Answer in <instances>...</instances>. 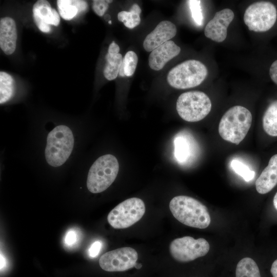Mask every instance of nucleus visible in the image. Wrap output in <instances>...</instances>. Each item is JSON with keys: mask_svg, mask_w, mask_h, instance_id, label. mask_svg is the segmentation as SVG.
Returning <instances> with one entry per match:
<instances>
[{"mask_svg": "<svg viewBox=\"0 0 277 277\" xmlns=\"http://www.w3.org/2000/svg\"><path fill=\"white\" fill-rule=\"evenodd\" d=\"M169 208L173 216L186 226L205 229L210 224L211 217L206 206L192 197L176 196L170 201Z\"/></svg>", "mask_w": 277, "mask_h": 277, "instance_id": "f257e3e1", "label": "nucleus"}, {"mask_svg": "<svg viewBox=\"0 0 277 277\" xmlns=\"http://www.w3.org/2000/svg\"><path fill=\"white\" fill-rule=\"evenodd\" d=\"M252 121V116L248 109L240 105L233 106L221 118L219 133L223 140L239 145L246 137Z\"/></svg>", "mask_w": 277, "mask_h": 277, "instance_id": "f03ea898", "label": "nucleus"}, {"mask_svg": "<svg viewBox=\"0 0 277 277\" xmlns=\"http://www.w3.org/2000/svg\"><path fill=\"white\" fill-rule=\"evenodd\" d=\"M74 146V137L71 129L65 125L55 127L48 134L45 155L50 166L58 167L69 158Z\"/></svg>", "mask_w": 277, "mask_h": 277, "instance_id": "7ed1b4c3", "label": "nucleus"}, {"mask_svg": "<svg viewBox=\"0 0 277 277\" xmlns=\"http://www.w3.org/2000/svg\"><path fill=\"white\" fill-rule=\"evenodd\" d=\"M119 170L117 159L112 154L98 157L90 167L87 176V187L93 193L106 190L114 181Z\"/></svg>", "mask_w": 277, "mask_h": 277, "instance_id": "20e7f679", "label": "nucleus"}, {"mask_svg": "<svg viewBox=\"0 0 277 277\" xmlns=\"http://www.w3.org/2000/svg\"><path fill=\"white\" fill-rule=\"evenodd\" d=\"M208 70L197 60H190L178 64L169 72L167 80L172 87L185 89L200 85L206 78Z\"/></svg>", "mask_w": 277, "mask_h": 277, "instance_id": "39448f33", "label": "nucleus"}, {"mask_svg": "<svg viewBox=\"0 0 277 277\" xmlns=\"http://www.w3.org/2000/svg\"><path fill=\"white\" fill-rule=\"evenodd\" d=\"M211 102L204 92L192 91L184 92L178 97L176 111L180 116L189 122L200 121L210 112Z\"/></svg>", "mask_w": 277, "mask_h": 277, "instance_id": "423d86ee", "label": "nucleus"}, {"mask_svg": "<svg viewBox=\"0 0 277 277\" xmlns=\"http://www.w3.org/2000/svg\"><path fill=\"white\" fill-rule=\"evenodd\" d=\"M145 210L142 200L131 197L115 207L109 213L107 220L115 229L127 228L140 220L145 214Z\"/></svg>", "mask_w": 277, "mask_h": 277, "instance_id": "0eeeda50", "label": "nucleus"}, {"mask_svg": "<svg viewBox=\"0 0 277 277\" xmlns=\"http://www.w3.org/2000/svg\"><path fill=\"white\" fill-rule=\"evenodd\" d=\"M277 18L275 6L269 2H258L249 6L244 15V21L250 31L266 32L274 25Z\"/></svg>", "mask_w": 277, "mask_h": 277, "instance_id": "6e6552de", "label": "nucleus"}, {"mask_svg": "<svg viewBox=\"0 0 277 277\" xmlns=\"http://www.w3.org/2000/svg\"><path fill=\"white\" fill-rule=\"evenodd\" d=\"M210 249L208 242L204 238L194 239L189 236L176 238L170 244L171 256L177 261L187 262L205 255Z\"/></svg>", "mask_w": 277, "mask_h": 277, "instance_id": "1a4fd4ad", "label": "nucleus"}, {"mask_svg": "<svg viewBox=\"0 0 277 277\" xmlns=\"http://www.w3.org/2000/svg\"><path fill=\"white\" fill-rule=\"evenodd\" d=\"M138 259L136 251L131 247H122L103 254L99 265L105 271H124L134 267Z\"/></svg>", "mask_w": 277, "mask_h": 277, "instance_id": "9d476101", "label": "nucleus"}, {"mask_svg": "<svg viewBox=\"0 0 277 277\" xmlns=\"http://www.w3.org/2000/svg\"><path fill=\"white\" fill-rule=\"evenodd\" d=\"M234 16L233 12L228 8L216 12L205 28L204 34L206 37L215 42H223L227 37L228 27Z\"/></svg>", "mask_w": 277, "mask_h": 277, "instance_id": "9b49d317", "label": "nucleus"}, {"mask_svg": "<svg viewBox=\"0 0 277 277\" xmlns=\"http://www.w3.org/2000/svg\"><path fill=\"white\" fill-rule=\"evenodd\" d=\"M33 16L38 28L43 32L51 31V26H57L60 22L57 12L45 0H38L33 5Z\"/></svg>", "mask_w": 277, "mask_h": 277, "instance_id": "f8f14e48", "label": "nucleus"}, {"mask_svg": "<svg viewBox=\"0 0 277 277\" xmlns=\"http://www.w3.org/2000/svg\"><path fill=\"white\" fill-rule=\"evenodd\" d=\"M176 33V28L174 24L168 21H162L147 35L143 42V47L146 51L151 52L170 41Z\"/></svg>", "mask_w": 277, "mask_h": 277, "instance_id": "ddd939ff", "label": "nucleus"}, {"mask_svg": "<svg viewBox=\"0 0 277 277\" xmlns=\"http://www.w3.org/2000/svg\"><path fill=\"white\" fill-rule=\"evenodd\" d=\"M180 51L179 46L172 41H168L151 52L148 59L149 66L154 70H160Z\"/></svg>", "mask_w": 277, "mask_h": 277, "instance_id": "4468645a", "label": "nucleus"}, {"mask_svg": "<svg viewBox=\"0 0 277 277\" xmlns=\"http://www.w3.org/2000/svg\"><path fill=\"white\" fill-rule=\"evenodd\" d=\"M174 156L179 163L186 164L195 156L196 143L188 133H178L174 138Z\"/></svg>", "mask_w": 277, "mask_h": 277, "instance_id": "2eb2a0df", "label": "nucleus"}, {"mask_svg": "<svg viewBox=\"0 0 277 277\" xmlns=\"http://www.w3.org/2000/svg\"><path fill=\"white\" fill-rule=\"evenodd\" d=\"M17 30L15 21L11 17L0 21V47L7 55L12 54L16 48Z\"/></svg>", "mask_w": 277, "mask_h": 277, "instance_id": "dca6fc26", "label": "nucleus"}, {"mask_svg": "<svg viewBox=\"0 0 277 277\" xmlns=\"http://www.w3.org/2000/svg\"><path fill=\"white\" fill-rule=\"evenodd\" d=\"M255 188L260 194H266L277 185V154L269 160L268 164L255 181Z\"/></svg>", "mask_w": 277, "mask_h": 277, "instance_id": "f3484780", "label": "nucleus"}, {"mask_svg": "<svg viewBox=\"0 0 277 277\" xmlns=\"http://www.w3.org/2000/svg\"><path fill=\"white\" fill-rule=\"evenodd\" d=\"M56 2L60 15L63 19L68 21L87 11L88 8L85 1L58 0Z\"/></svg>", "mask_w": 277, "mask_h": 277, "instance_id": "a211bd4d", "label": "nucleus"}, {"mask_svg": "<svg viewBox=\"0 0 277 277\" xmlns=\"http://www.w3.org/2000/svg\"><path fill=\"white\" fill-rule=\"evenodd\" d=\"M263 128L270 136H277V101L272 102L263 116Z\"/></svg>", "mask_w": 277, "mask_h": 277, "instance_id": "6ab92c4d", "label": "nucleus"}, {"mask_svg": "<svg viewBox=\"0 0 277 277\" xmlns=\"http://www.w3.org/2000/svg\"><path fill=\"white\" fill-rule=\"evenodd\" d=\"M235 277H261L256 262L250 258H244L238 263Z\"/></svg>", "mask_w": 277, "mask_h": 277, "instance_id": "aec40b11", "label": "nucleus"}, {"mask_svg": "<svg viewBox=\"0 0 277 277\" xmlns=\"http://www.w3.org/2000/svg\"><path fill=\"white\" fill-rule=\"evenodd\" d=\"M105 59L106 62L103 72L104 76L108 80H113L119 73L123 60L122 55L120 53L110 55L107 53Z\"/></svg>", "mask_w": 277, "mask_h": 277, "instance_id": "412c9836", "label": "nucleus"}, {"mask_svg": "<svg viewBox=\"0 0 277 277\" xmlns=\"http://www.w3.org/2000/svg\"><path fill=\"white\" fill-rule=\"evenodd\" d=\"M15 89L14 80L9 74L0 72V103L8 101L13 95Z\"/></svg>", "mask_w": 277, "mask_h": 277, "instance_id": "4be33fe9", "label": "nucleus"}, {"mask_svg": "<svg viewBox=\"0 0 277 277\" xmlns=\"http://www.w3.org/2000/svg\"><path fill=\"white\" fill-rule=\"evenodd\" d=\"M141 9L136 4H133L129 11H122L117 14L118 20L123 22L124 25L129 28L133 29L138 26L141 22L140 14Z\"/></svg>", "mask_w": 277, "mask_h": 277, "instance_id": "5701e85b", "label": "nucleus"}, {"mask_svg": "<svg viewBox=\"0 0 277 277\" xmlns=\"http://www.w3.org/2000/svg\"><path fill=\"white\" fill-rule=\"evenodd\" d=\"M138 62L136 54L133 51H128L122 62L119 74L121 76H130L133 74Z\"/></svg>", "mask_w": 277, "mask_h": 277, "instance_id": "b1692460", "label": "nucleus"}, {"mask_svg": "<svg viewBox=\"0 0 277 277\" xmlns=\"http://www.w3.org/2000/svg\"><path fill=\"white\" fill-rule=\"evenodd\" d=\"M230 166L236 173L242 177L246 182L251 181L255 177V172L239 160H232L230 163Z\"/></svg>", "mask_w": 277, "mask_h": 277, "instance_id": "393cba45", "label": "nucleus"}, {"mask_svg": "<svg viewBox=\"0 0 277 277\" xmlns=\"http://www.w3.org/2000/svg\"><path fill=\"white\" fill-rule=\"evenodd\" d=\"M188 4L191 13V16L194 22L199 26H201L203 22L200 1H188Z\"/></svg>", "mask_w": 277, "mask_h": 277, "instance_id": "a878e982", "label": "nucleus"}, {"mask_svg": "<svg viewBox=\"0 0 277 277\" xmlns=\"http://www.w3.org/2000/svg\"><path fill=\"white\" fill-rule=\"evenodd\" d=\"M112 1L94 0L92 3V9L98 16H103L109 7V3Z\"/></svg>", "mask_w": 277, "mask_h": 277, "instance_id": "bb28decb", "label": "nucleus"}, {"mask_svg": "<svg viewBox=\"0 0 277 277\" xmlns=\"http://www.w3.org/2000/svg\"><path fill=\"white\" fill-rule=\"evenodd\" d=\"M79 239V234L76 229H70L66 233L64 242L66 246L72 247L76 245Z\"/></svg>", "mask_w": 277, "mask_h": 277, "instance_id": "cd10ccee", "label": "nucleus"}, {"mask_svg": "<svg viewBox=\"0 0 277 277\" xmlns=\"http://www.w3.org/2000/svg\"><path fill=\"white\" fill-rule=\"evenodd\" d=\"M102 247V242L100 241L94 242L88 249V255L91 258L97 256L101 251Z\"/></svg>", "mask_w": 277, "mask_h": 277, "instance_id": "c85d7f7f", "label": "nucleus"}, {"mask_svg": "<svg viewBox=\"0 0 277 277\" xmlns=\"http://www.w3.org/2000/svg\"><path fill=\"white\" fill-rule=\"evenodd\" d=\"M269 75L272 81L277 85V60L271 64L269 69Z\"/></svg>", "mask_w": 277, "mask_h": 277, "instance_id": "c756f323", "label": "nucleus"}, {"mask_svg": "<svg viewBox=\"0 0 277 277\" xmlns=\"http://www.w3.org/2000/svg\"><path fill=\"white\" fill-rule=\"evenodd\" d=\"M120 47L114 42H112L109 45L108 53L110 55H115L119 53Z\"/></svg>", "mask_w": 277, "mask_h": 277, "instance_id": "7c9ffc66", "label": "nucleus"}, {"mask_svg": "<svg viewBox=\"0 0 277 277\" xmlns=\"http://www.w3.org/2000/svg\"><path fill=\"white\" fill-rule=\"evenodd\" d=\"M270 272L273 277H277V259H276L272 263Z\"/></svg>", "mask_w": 277, "mask_h": 277, "instance_id": "2f4dec72", "label": "nucleus"}, {"mask_svg": "<svg viewBox=\"0 0 277 277\" xmlns=\"http://www.w3.org/2000/svg\"><path fill=\"white\" fill-rule=\"evenodd\" d=\"M6 265V259L4 255L1 252V270H2Z\"/></svg>", "mask_w": 277, "mask_h": 277, "instance_id": "473e14b6", "label": "nucleus"}, {"mask_svg": "<svg viewBox=\"0 0 277 277\" xmlns=\"http://www.w3.org/2000/svg\"><path fill=\"white\" fill-rule=\"evenodd\" d=\"M273 203L274 208L277 210V192L275 193L273 197Z\"/></svg>", "mask_w": 277, "mask_h": 277, "instance_id": "72a5a7b5", "label": "nucleus"}, {"mask_svg": "<svg viewBox=\"0 0 277 277\" xmlns=\"http://www.w3.org/2000/svg\"><path fill=\"white\" fill-rule=\"evenodd\" d=\"M134 267L136 268V269H140L142 267V265L141 264L136 263L134 266Z\"/></svg>", "mask_w": 277, "mask_h": 277, "instance_id": "f704fd0d", "label": "nucleus"}, {"mask_svg": "<svg viewBox=\"0 0 277 277\" xmlns=\"http://www.w3.org/2000/svg\"><path fill=\"white\" fill-rule=\"evenodd\" d=\"M110 18V16L108 15V14H106L105 16V18L106 19V20L108 21V19H109Z\"/></svg>", "mask_w": 277, "mask_h": 277, "instance_id": "c9c22d12", "label": "nucleus"}, {"mask_svg": "<svg viewBox=\"0 0 277 277\" xmlns=\"http://www.w3.org/2000/svg\"><path fill=\"white\" fill-rule=\"evenodd\" d=\"M108 22H109V24H111V21H109Z\"/></svg>", "mask_w": 277, "mask_h": 277, "instance_id": "e433bc0d", "label": "nucleus"}]
</instances>
